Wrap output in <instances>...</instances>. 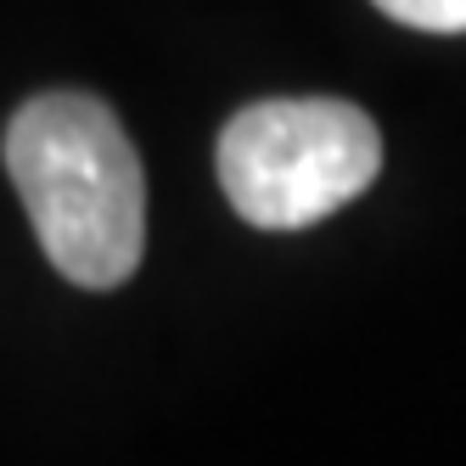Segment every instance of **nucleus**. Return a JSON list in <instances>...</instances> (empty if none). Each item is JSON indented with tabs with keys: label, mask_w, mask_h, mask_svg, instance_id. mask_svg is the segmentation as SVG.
<instances>
[{
	"label": "nucleus",
	"mask_w": 466,
	"mask_h": 466,
	"mask_svg": "<svg viewBox=\"0 0 466 466\" xmlns=\"http://www.w3.org/2000/svg\"><path fill=\"white\" fill-rule=\"evenodd\" d=\"M6 175L40 253L74 287L107 292L147 253V175L124 124L85 90H46L6 124Z\"/></svg>",
	"instance_id": "obj_1"
},
{
	"label": "nucleus",
	"mask_w": 466,
	"mask_h": 466,
	"mask_svg": "<svg viewBox=\"0 0 466 466\" xmlns=\"http://www.w3.org/2000/svg\"><path fill=\"white\" fill-rule=\"evenodd\" d=\"M219 191L258 230H304L377 180L382 136L338 96L253 102L219 129Z\"/></svg>",
	"instance_id": "obj_2"
},
{
	"label": "nucleus",
	"mask_w": 466,
	"mask_h": 466,
	"mask_svg": "<svg viewBox=\"0 0 466 466\" xmlns=\"http://www.w3.org/2000/svg\"><path fill=\"white\" fill-rule=\"evenodd\" d=\"M371 6L421 35H466V0H371Z\"/></svg>",
	"instance_id": "obj_3"
}]
</instances>
